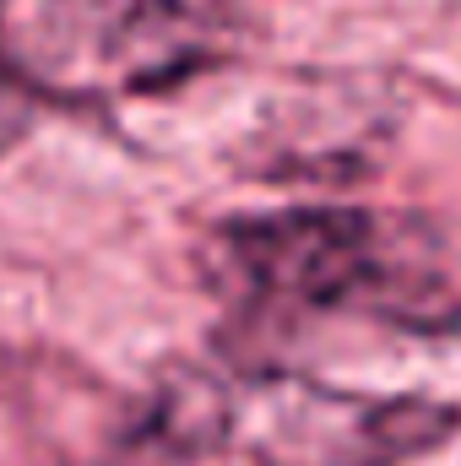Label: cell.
I'll list each match as a JSON object with an SVG mask.
<instances>
[{"label":"cell","instance_id":"6da1fadb","mask_svg":"<svg viewBox=\"0 0 461 466\" xmlns=\"http://www.w3.org/2000/svg\"><path fill=\"white\" fill-rule=\"evenodd\" d=\"M239 44V0H44L27 76L71 98H141L223 66Z\"/></svg>","mask_w":461,"mask_h":466},{"label":"cell","instance_id":"7a4b0ae2","mask_svg":"<svg viewBox=\"0 0 461 466\" xmlns=\"http://www.w3.org/2000/svg\"><path fill=\"white\" fill-rule=\"evenodd\" d=\"M212 260L255 304L332 309L380 282L385 233L364 212H266L229 223L212 244Z\"/></svg>","mask_w":461,"mask_h":466},{"label":"cell","instance_id":"3957f363","mask_svg":"<svg viewBox=\"0 0 461 466\" xmlns=\"http://www.w3.org/2000/svg\"><path fill=\"white\" fill-rule=\"evenodd\" d=\"M244 423L266 466H391L451 434V412L435 401H369L310 385H282L255 407L229 401V429Z\"/></svg>","mask_w":461,"mask_h":466},{"label":"cell","instance_id":"277c9868","mask_svg":"<svg viewBox=\"0 0 461 466\" xmlns=\"http://www.w3.org/2000/svg\"><path fill=\"white\" fill-rule=\"evenodd\" d=\"M22 125H27V98L11 76H0V152L22 136Z\"/></svg>","mask_w":461,"mask_h":466},{"label":"cell","instance_id":"5b68a950","mask_svg":"<svg viewBox=\"0 0 461 466\" xmlns=\"http://www.w3.org/2000/svg\"><path fill=\"white\" fill-rule=\"evenodd\" d=\"M451 348H456V358H461V320L451 326Z\"/></svg>","mask_w":461,"mask_h":466}]
</instances>
